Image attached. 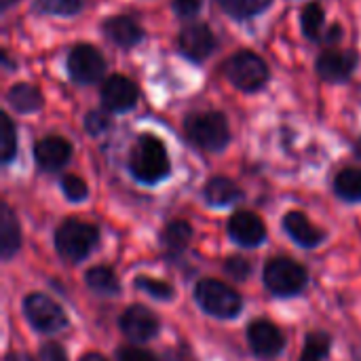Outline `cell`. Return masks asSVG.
<instances>
[{
    "mask_svg": "<svg viewBox=\"0 0 361 361\" xmlns=\"http://www.w3.org/2000/svg\"><path fill=\"white\" fill-rule=\"evenodd\" d=\"M357 66V55L353 51H326L317 59V72L328 82H343L347 80Z\"/></svg>",
    "mask_w": 361,
    "mask_h": 361,
    "instance_id": "7c38bea8",
    "label": "cell"
},
{
    "mask_svg": "<svg viewBox=\"0 0 361 361\" xmlns=\"http://www.w3.org/2000/svg\"><path fill=\"white\" fill-rule=\"evenodd\" d=\"M118 361H157L148 351L142 349H123L118 353Z\"/></svg>",
    "mask_w": 361,
    "mask_h": 361,
    "instance_id": "e575fe53",
    "label": "cell"
},
{
    "mask_svg": "<svg viewBox=\"0 0 361 361\" xmlns=\"http://www.w3.org/2000/svg\"><path fill=\"white\" fill-rule=\"evenodd\" d=\"M6 99L17 112H34L42 106L40 91L30 82H17L15 87H11Z\"/></svg>",
    "mask_w": 361,
    "mask_h": 361,
    "instance_id": "ffe728a7",
    "label": "cell"
},
{
    "mask_svg": "<svg viewBox=\"0 0 361 361\" xmlns=\"http://www.w3.org/2000/svg\"><path fill=\"white\" fill-rule=\"evenodd\" d=\"M6 361H34L30 355H25V353H11Z\"/></svg>",
    "mask_w": 361,
    "mask_h": 361,
    "instance_id": "74e56055",
    "label": "cell"
},
{
    "mask_svg": "<svg viewBox=\"0 0 361 361\" xmlns=\"http://www.w3.org/2000/svg\"><path fill=\"white\" fill-rule=\"evenodd\" d=\"M226 76L243 91H258L269 80V68L258 55L239 51L226 61Z\"/></svg>",
    "mask_w": 361,
    "mask_h": 361,
    "instance_id": "5b68a950",
    "label": "cell"
},
{
    "mask_svg": "<svg viewBox=\"0 0 361 361\" xmlns=\"http://www.w3.org/2000/svg\"><path fill=\"white\" fill-rule=\"evenodd\" d=\"M102 99L106 108L114 112H125L135 106L137 102V87L131 78L123 74H112L102 85Z\"/></svg>",
    "mask_w": 361,
    "mask_h": 361,
    "instance_id": "8fae6325",
    "label": "cell"
},
{
    "mask_svg": "<svg viewBox=\"0 0 361 361\" xmlns=\"http://www.w3.org/2000/svg\"><path fill=\"white\" fill-rule=\"evenodd\" d=\"M118 326H121L123 334L129 341H133V343H146L152 336H157V332H159V319H157V315L152 311H148L146 307H142V305L129 307L121 315Z\"/></svg>",
    "mask_w": 361,
    "mask_h": 361,
    "instance_id": "9c48e42d",
    "label": "cell"
},
{
    "mask_svg": "<svg viewBox=\"0 0 361 361\" xmlns=\"http://www.w3.org/2000/svg\"><path fill=\"white\" fill-rule=\"evenodd\" d=\"M195 294H197V302L203 307V311H207L214 317H222V319L237 317L243 307L241 296L231 286H226L218 279L199 281Z\"/></svg>",
    "mask_w": 361,
    "mask_h": 361,
    "instance_id": "277c9868",
    "label": "cell"
},
{
    "mask_svg": "<svg viewBox=\"0 0 361 361\" xmlns=\"http://www.w3.org/2000/svg\"><path fill=\"white\" fill-rule=\"evenodd\" d=\"M283 228L302 247H315L324 241V233L313 226V222L302 212H290L283 218Z\"/></svg>",
    "mask_w": 361,
    "mask_h": 361,
    "instance_id": "2e32d148",
    "label": "cell"
},
{
    "mask_svg": "<svg viewBox=\"0 0 361 361\" xmlns=\"http://www.w3.org/2000/svg\"><path fill=\"white\" fill-rule=\"evenodd\" d=\"M180 49L186 57H190L192 61H203L205 57H209L216 49V38L212 34V30L203 23H195L182 30L180 34Z\"/></svg>",
    "mask_w": 361,
    "mask_h": 361,
    "instance_id": "4fadbf2b",
    "label": "cell"
},
{
    "mask_svg": "<svg viewBox=\"0 0 361 361\" xmlns=\"http://www.w3.org/2000/svg\"><path fill=\"white\" fill-rule=\"evenodd\" d=\"M330 336L324 334V332H313L307 336L305 341V349H302V355L300 361H324L330 353Z\"/></svg>",
    "mask_w": 361,
    "mask_h": 361,
    "instance_id": "d4e9b609",
    "label": "cell"
},
{
    "mask_svg": "<svg viewBox=\"0 0 361 361\" xmlns=\"http://www.w3.org/2000/svg\"><path fill=\"white\" fill-rule=\"evenodd\" d=\"M247 341H250L254 355H258L260 360H271V357L279 355L283 349V334L279 332V328L275 324H271L267 319H258V322L250 324Z\"/></svg>",
    "mask_w": 361,
    "mask_h": 361,
    "instance_id": "30bf717a",
    "label": "cell"
},
{
    "mask_svg": "<svg viewBox=\"0 0 361 361\" xmlns=\"http://www.w3.org/2000/svg\"><path fill=\"white\" fill-rule=\"evenodd\" d=\"M17 152V133L8 114H0V157L8 163Z\"/></svg>",
    "mask_w": 361,
    "mask_h": 361,
    "instance_id": "4316f807",
    "label": "cell"
},
{
    "mask_svg": "<svg viewBox=\"0 0 361 361\" xmlns=\"http://www.w3.org/2000/svg\"><path fill=\"white\" fill-rule=\"evenodd\" d=\"M163 361H195V357H192V353H190L188 347H178V349L165 351Z\"/></svg>",
    "mask_w": 361,
    "mask_h": 361,
    "instance_id": "d590c367",
    "label": "cell"
},
{
    "mask_svg": "<svg viewBox=\"0 0 361 361\" xmlns=\"http://www.w3.org/2000/svg\"><path fill=\"white\" fill-rule=\"evenodd\" d=\"M186 135L192 144L203 150H222L228 144L231 131L224 114L220 112H199L186 118Z\"/></svg>",
    "mask_w": 361,
    "mask_h": 361,
    "instance_id": "3957f363",
    "label": "cell"
},
{
    "mask_svg": "<svg viewBox=\"0 0 361 361\" xmlns=\"http://www.w3.org/2000/svg\"><path fill=\"white\" fill-rule=\"evenodd\" d=\"M61 188H63V195H66V199L68 201H74V203H78V201H82V199H87V192H89V188H87V184H85V180H80L78 176H63V180H61Z\"/></svg>",
    "mask_w": 361,
    "mask_h": 361,
    "instance_id": "f1b7e54d",
    "label": "cell"
},
{
    "mask_svg": "<svg viewBox=\"0 0 361 361\" xmlns=\"http://www.w3.org/2000/svg\"><path fill=\"white\" fill-rule=\"evenodd\" d=\"M72 157V146L68 140L59 137V135H49L42 137L36 146H34V159L36 163L47 169V171H55L61 169Z\"/></svg>",
    "mask_w": 361,
    "mask_h": 361,
    "instance_id": "9a60e30c",
    "label": "cell"
},
{
    "mask_svg": "<svg viewBox=\"0 0 361 361\" xmlns=\"http://www.w3.org/2000/svg\"><path fill=\"white\" fill-rule=\"evenodd\" d=\"M99 233L95 226L80 220H66L55 233V247L68 262L85 260L97 245Z\"/></svg>",
    "mask_w": 361,
    "mask_h": 361,
    "instance_id": "7a4b0ae2",
    "label": "cell"
},
{
    "mask_svg": "<svg viewBox=\"0 0 361 361\" xmlns=\"http://www.w3.org/2000/svg\"><path fill=\"white\" fill-rule=\"evenodd\" d=\"M85 279H87V286L93 292L102 294V296H116L121 292V283H118L116 275L108 267H93V269H89Z\"/></svg>",
    "mask_w": 361,
    "mask_h": 361,
    "instance_id": "44dd1931",
    "label": "cell"
},
{
    "mask_svg": "<svg viewBox=\"0 0 361 361\" xmlns=\"http://www.w3.org/2000/svg\"><path fill=\"white\" fill-rule=\"evenodd\" d=\"M15 0H2V8H8Z\"/></svg>",
    "mask_w": 361,
    "mask_h": 361,
    "instance_id": "ab89813d",
    "label": "cell"
},
{
    "mask_svg": "<svg viewBox=\"0 0 361 361\" xmlns=\"http://www.w3.org/2000/svg\"><path fill=\"white\" fill-rule=\"evenodd\" d=\"M80 361H108L104 355H99V353H87V355H82V360Z\"/></svg>",
    "mask_w": 361,
    "mask_h": 361,
    "instance_id": "f35d334b",
    "label": "cell"
},
{
    "mask_svg": "<svg viewBox=\"0 0 361 361\" xmlns=\"http://www.w3.org/2000/svg\"><path fill=\"white\" fill-rule=\"evenodd\" d=\"M106 61L102 53L91 44H76L68 55V72L80 85H91L102 78Z\"/></svg>",
    "mask_w": 361,
    "mask_h": 361,
    "instance_id": "ba28073f",
    "label": "cell"
},
{
    "mask_svg": "<svg viewBox=\"0 0 361 361\" xmlns=\"http://www.w3.org/2000/svg\"><path fill=\"white\" fill-rule=\"evenodd\" d=\"M192 237V228L184 220H173L163 231V243L171 254H180L188 247V241Z\"/></svg>",
    "mask_w": 361,
    "mask_h": 361,
    "instance_id": "7402d4cb",
    "label": "cell"
},
{
    "mask_svg": "<svg viewBox=\"0 0 361 361\" xmlns=\"http://www.w3.org/2000/svg\"><path fill=\"white\" fill-rule=\"evenodd\" d=\"M40 360L42 361H68L66 351L57 343H49L40 349Z\"/></svg>",
    "mask_w": 361,
    "mask_h": 361,
    "instance_id": "836d02e7",
    "label": "cell"
},
{
    "mask_svg": "<svg viewBox=\"0 0 361 361\" xmlns=\"http://www.w3.org/2000/svg\"><path fill=\"white\" fill-rule=\"evenodd\" d=\"M220 6L233 15V17H252L260 11H264L273 0H218Z\"/></svg>",
    "mask_w": 361,
    "mask_h": 361,
    "instance_id": "484cf974",
    "label": "cell"
},
{
    "mask_svg": "<svg viewBox=\"0 0 361 361\" xmlns=\"http://www.w3.org/2000/svg\"><path fill=\"white\" fill-rule=\"evenodd\" d=\"M334 190L347 201H361V169L347 167L334 180Z\"/></svg>",
    "mask_w": 361,
    "mask_h": 361,
    "instance_id": "603a6c76",
    "label": "cell"
},
{
    "mask_svg": "<svg viewBox=\"0 0 361 361\" xmlns=\"http://www.w3.org/2000/svg\"><path fill=\"white\" fill-rule=\"evenodd\" d=\"M23 311H25L27 322L38 332H44V334L59 332V330H63L68 326V317L61 311V307L55 300H51L49 296H44V294L27 296L25 302H23Z\"/></svg>",
    "mask_w": 361,
    "mask_h": 361,
    "instance_id": "52a82bcc",
    "label": "cell"
},
{
    "mask_svg": "<svg viewBox=\"0 0 361 361\" xmlns=\"http://www.w3.org/2000/svg\"><path fill=\"white\" fill-rule=\"evenodd\" d=\"M302 30L309 38L322 40L324 38V23H326V11L319 2H309L302 8Z\"/></svg>",
    "mask_w": 361,
    "mask_h": 361,
    "instance_id": "cb8c5ba5",
    "label": "cell"
},
{
    "mask_svg": "<svg viewBox=\"0 0 361 361\" xmlns=\"http://www.w3.org/2000/svg\"><path fill=\"white\" fill-rule=\"evenodd\" d=\"M264 283L277 296H294L307 286V271L290 258H275L264 267Z\"/></svg>",
    "mask_w": 361,
    "mask_h": 361,
    "instance_id": "8992f818",
    "label": "cell"
},
{
    "mask_svg": "<svg viewBox=\"0 0 361 361\" xmlns=\"http://www.w3.org/2000/svg\"><path fill=\"white\" fill-rule=\"evenodd\" d=\"M135 288L146 292V294H150L152 298H159V300H169L173 296V290H171L169 283L152 279V277H137L135 279Z\"/></svg>",
    "mask_w": 361,
    "mask_h": 361,
    "instance_id": "83f0119b",
    "label": "cell"
},
{
    "mask_svg": "<svg viewBox=\"0 0 361 361\" xmlns=\"http://www.w3.org/2000/svg\"><path fill=\"white\" fill-rule=\"evenodd\" d=\"M19 245H21L19 222H17L15 214L11 212V207L2 205V209H0V252H2V260H11L17 254Z\"/></svg>",
    "mask_w": 361,
    "mask_h": 361,
    "instance_id": "ac0fdd59",
    "label": "cell"
},
{
    "mask_svg": "<svg viewBox=\"0 0 361 361\" xmlns=\"http://www.w3.org/2000/svg\"><path fill=\"white\" fill-rule=\"evenodd\" d=\"M205 199L209 205H216V207H224V205H231L235 203L237 199H241V190L239 186L228 180V178H212L205 186Z\"/></svg>",
    "mask_w": 361,
    "mask_h": 361,
    "instance_id": "d6986e66",
    "label": "cell"
},
{
    "mask_svg": "<svg viewBox=\"0 0 361 361\" xmlns=\"http://www.w3.org/2000/svg\"><path fill=\"white\" fill-rule=\"evenodd\" d=\"M228 233L239 245H245V247L260 245L267 237L264 222L252 212H237L228 220Z\"/></svg>",
    "mask_w": 361,
    "mask_h": 361,
    "instance_id": "5bb4252c",
    "label": "cell"
},
{
    "mask_svg": "<svg viewBox=\"0 0 361 361\" xmlns=\"http://www.w3.org/2000/svg\"><path fill=\"white\" fill-rule=\"evenodd\" d=\"M226 273L235 279H247L250 275V262L245 258H239V256H233L226 260Z\"/></svg>",
    "mask_w": 361,
    "mask_h": 361,
    "instance_id": "1f68e13d",
    "label": "cell"
},
{
    "mask_svg": "<svg viewBox=\"0 0 361 361\" xmlns=\"http://www.w3.org/2000/svg\"><path fill=\"white\" fill-rule=\"evenodd\" d=\"M341 36H343L341 25H332V27L328 30V34L324 36V40H328V42H336V40H341Z\"/></svg>",
    "mask_w": 361,
    "mask_h": 361,
    "instance_id": "8d00e7d4",
    "label": "cell"
},
{
    "mask_svg": "<svg viewBox=\"0 0 361 361\" xmlns=\"http://www.w3.org/2000/svg\"><path fill=\"white\" fill-rule=\"evenodd\" d=\"M201 8V0H173V11L188 19V17H195Z\"/></svg>",
    "mask_w": 361,
    "mask_h": 361,
    "instance_id": "d6a6232c",
    "label": "cell"
},
{
    "mask_svg": "<svg viewBox=\"0 0 361 361\" xmlns=\"http://www.w3.org/2000/svg\"><path fill=\"white\" fill-rule=\"evenodd\" d=\"M131 173L144 184H157L169 176V157L163 142L154 135H140L131 152Z\"/></svg>",
    "mask_w": 361,
    "mask_h": 361,
    "instance_id": "6da1fadb",
    "label": "cell"
},
{
    "mask_svg": "<svg viewBox=\"0 0 361 361\" xmlns=\"http://www.w3.org/2000/svg\"><path fill=\"white\" fill-rule=\"evenodd\" d=\"M38 4L53 15H74L80 11L82 0H38Z\"/></svg>",
    "mask_w": 361,
    "mask_h": 361,
    "instance_id": "f546056e",
    "label": "cell"
},
{
    "mask_svg": "<svg viewBox=\"0 0 361 361\" xmlns=\"http://www.w3.org/2000/svg\"><path fill=\"white\" fill-rule=\"evenodd\" d=\"M104 32L106 36L116 42L118 47H133L142 40V27L135 23V19L127 15H116L104 21Z\"/></svg>",
    "mask_w": 361,
    "mask_h": 361,
    "instance_id": "e0dca14e",
    "label": "cell"
},
{
    "mask_svg": "<svg viewBox=\"0 0 361 361\" xmlns=\"http://www.w3.org/2000/svg\"><path fill=\"white\" fill-rule=\"evenodd\" d=\"M110 127V118L104 114V112H89V116L85 118V129L91 133V135H102L106 133Z\"/></svg>",
    "mask_w": 361,
    "mask_h": 361,
    "instance_id": "4dcf8cb0",
    "label": "cell"
}]
</instances>
